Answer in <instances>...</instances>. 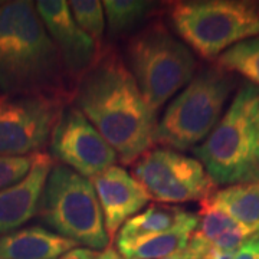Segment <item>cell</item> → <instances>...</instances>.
<instances>
[{
	"instance_id": "19",
	"label": "cell",
	"mask_w": 259,
	"mask_h": 259,
	"mask_svg": "<svg viewBox=\"0 0 259 259\" xmlns=\"http://www.w3.org/2000/svg\"><path fill=\"white\" fill-rule=\"evenodd\" d=\"M216 66L228 74H238L259 88V36L245 39L226 49L216 59Z\"/></svg>"
},
{
	"instance_id": "4",
	"label": "cell",
	"mask_w": 259,
	"mask_h": 259,
	"mask_svg": "<svg viewBox=\"0 0 259 259\" xmlns=\"http://www.w3.org/2000/svg\"><path fill=\"white\" fill-rule=\"evenodd\" d=\"M37 216L56 235L81 248L104 250L110 245L93 182L54 163L39 200Z\"/></svg>"
},
{
	"instance_id": "22",
	"label": "cell",
	"mask_w": 259,
	"mask_h": 259,
	"mask_svg": "<svg viewBox=\"0 0 259 259\" xmlns=\"http://www.w3.org/2000/svg\"><path fill=\"white\" fill-rule=\"evenodd\" d=\"M235 259H259V236L246 241L236 250Z\"/></svg>"
},
{
	"instance_id": "26",
	"label": "cell",
	"mask_w": 259,
	"mask_h": 259,
	"mask_svg": "<svg viewBox=\"0 0 259 259\" xmlns=\"http://www.w3.org/2000/svg\"><path fill=\"white\" fill-rule=\"evenodd\" d=\"M95 259H121L120 255H118V252L117 250H114L112 248H107V249H104L102 252H100L98 255H97V258Z\"/></svg>"
},
{
	"instance_id": "15",
	"label": "cell",
	"mask_w": 259,
	"mask_h": 259,
	"mask_svg": "<svg viewBox=\"0 0 259 259\" xmlns=\"http://www.w3.org/2000/svg\"><path fill=\"white\" fill-rule=\"evenodd\" d=\"M194 222H199V216L182 207L163 203L151 204L144 212L133 216L121 226L117 242L139 239Z\"/></svg>"
},
{
	"instance_id": "1",
	"label": "cell",
	"mask_w": 259,
	"mask_h": 259,
	"mask_svg": "<svg viewBox=\"0 0 259 259\" xmlns=\"http://www.w3.org/2000/svg\"><path fill=\"white\" fill-rule=\"evenodd\" d=\"M72 101L111 146L122 166L134 164L156 144L157 115L150 110L118 51L101 49L75 83Z\"/></svg>"
},
{
	"instance_id": "6",
	"label": "cell",
	"mask_w": 259,
	"mask_h": 259,
	"mask_svg": "<svg viewBox=\"0 0 259 259\" xmlns=\"http://www.w3.org/2000/svg\"><path fill=\"white\" fill-rule=\"evenodd\" d=\"M235 88V78L207 66L168 102L156 127V143L171 150H193L207 139Z\"/></svg>"
},
{
	"instance_id": "10",
	"label": "cell",
	"mask_w": 259,
	"mask_h": 259,
	"mask_svg": "<svg viewBox=\"0 0 259 259\" xmlns=\"http://www.w3.org/2000/svg\"><path fill=\"white\" fill-rule=\"evenodd\" d=\"M52 160L94 179L118 161L115 151L74 104L65 107L49 140Z\"/></svg>"
},
{
	"instance_id": "16",
	"label": "cell",
	"mask_w": 259,
	"mask_h": 259,
	"mask_svg": "<svg viewBox=\"0 0 259 259\" xmlns=\"http://www.w3.org/2000/svg\"><path fill=\"white\" fill-rule=\"evenodd\" d=\"M199 222L179 226L171 231L148 235L139 239L117 242V248L124 259H161L187 248Z\"/></svg>"
},
{
	"instance_id": "7",
	"label": "cell",
	"mask_w": 259,
	"mask_h": 259,
	"mask_svg": "<svg viewBox=\"0 0 259 259\" xmlns=\"http://www.w3.org/2000/svg\"><path fill=\"white\" fill-rule=\"evenodd\" d=\"M170 22L182 42L207 61L245 39L259 36V6L238 0L173 2Z\"/></svg>"
},
{
	"instance_id": "23",
	"label": "cell",
	"mask_w": 259,
	"mask_h": 259,
	"mask_svg": "<svg viewBox=\"0 0 259 259\" xmlns=\"http://www.w3.org/2000/svg\"><path fill=\"white\" fill-rule=\"evenodd\" d=\"M97 255H98V252L79 246V248H75V249L69 250V252L54 259H95Z\"/></svg>"
},
{
	"instance_id": "2",
	"label": "cell",
	"mask_w": 259,
	"mask_h": 259,
	"mask_svg": "<svg viewBox=\"0 0 259 259\" xmlns=\"http://www.w3.org/2000/svg\"><path fill=\"white\" fill-rule=\"evenodd\" d=\"M74 90L75 82L35 3L15 0L0 5V94L44 95L71 102Z\"/></svg>"
},
{
	"instance_id": "5",
	"label": "cell",
	"mask_w": 259,
	"mask_h": 259,
	"mask_svg": "<svg viewBox=\"0 0 259 259\" xmlns=\"http://www.w3.org/2000/svg\"><path fill=\"white\" fill-rule=\"evenodd\" d=\"M258 108L259 88L243 83L207 139L193 148L216 186L259 180L253 156V117Z\"/></svg>"
},
{
	"instance_id": "14",
	"label": "cell",
	"mask_w": 259,
	"mask_h": 259,
	"mask_svg": "<svg viewBox=\"0 0 259 259\" xmlns=\"http://www.w3.org/2000/svg\"><path fill=\"white\" fill-rule=\"evenodd\" d=\"M79 248L44 226H28L0 236V259H54Z\"/></svg>"
},
{
	"instance_id": "20",
	"label": "cell",
	"mask_w": 259,
	"mask_h": 259,
	"mask_svg": "<svg viewBox=\"0 0 259 259\" xmlns=\"http://www.w3.org/2000/svg\"><path fill=\"white\" fill-rule=\"evenodd\" d=\"M69 10L78 26L101 48L105 35V13L100 0H72L68 2Z\"/></svg>"
},
{
	"instance_id": "27",
	"label": "cell",
	"mask_w": 259,
	"mask_h": 259,
	"mask_svg": "<svg viewBox=\"0 0 259 259\" xmlns=\"http://www.w3.org/2000/svg\"><path fill=\"white\" fill-rule=\"evenodd\" d=\"M161 259H193V255H192V252H190L189 246H187L186 249L180 250V252H177L175 255H170V256H167V258Z\"/></svg>"
},
{
	"instance_id": "9",
	"label": "cell",
	"mask_w": 259,
	"mask_h": 259,
	"mask_svg": "<svg viewBox=\"0 0 259 259\" xmlns=\"http://www.w3.org/2000/svg\"><path fill=\"white\" fill-rule=\"evenodd\" d=\"M71 102L44 95L0 98V157H30L51 140L59 115Z\"/></svg>"
},
{
	"instance_id": "17",
	"label": "cell",
	"mask_w": 259,
	"mask_h": 259,
	"mask_svg": "<svg viewBox=\"0 0 259 259\" xmlns=\"http://www.w3.org/2000/svg\"><path fill=\"white\" fill-rule=\"evenodd\" d=\"M212 199L232 219L259 236V180L228 186L214 192Z\"/></svg>"
},
{
	"instance_id": "18",
	"label": "cell",
	"mask_w": 259,
	"mask_h": 259,
	"mask_svg": "<svg viewBox=\"0 0 259 259\" xmlns=\"http://www.w3.org/2000/svg\"><path fill=\"white\" fill-rule=\"evenodd\" d=\"M108 35H128L156 10L157 3L143 0H105L102 2Z\"/></svg>"
},
{
	"instance_id": "25",
	"label": "cell",
	"mask_w": 259,
	"mask_h": 259,
	"mask_svg": "<svg viewBox=\"0 0 259 259\" xmlns=\"http://www.w3.org/2000/svg\"><path fill=\"white\" fill-rule=\"evenodd\" d=\"M253 156L259 166V108L253 117Z\"/></svg>"
},
{
	"instance_id": "11",
	"label": "cell",
	"mask_w": 259,
	"mask_h": 259,
	"mask_svg": "<svg viewBox=\"0 0 259 259\" xmlns=\"http://www.w3.org/2000/svg\"><path fill=\"white\" fill-rule=\"evenodd\" d=\"M39 18L54 40L69 78L75 83L98 58L101 48L78 26L64 0L35 2Z\"/></svg>"
},
{
	"instance_id": "3",
	"label": "cell",
	"mask_w": 259,
	"mask_h": 259,
	"mask_svg": "<svg viewBox=\"0 0 259 259\" xmlns=\"http://www.w3.org/2000/svg\"><path fill=\"white\" fill-rule=\"evenodd\" d=\"M124 61L156 115L193 79L197 69L190 48L160 20L130 39Z\"/></svg>"
},
{
	"instance_id": "24",
	"label": "cell",
	"mask_w": 259,
	"mask_h": 259,
	"mask_svg": "<svg viewBox=\"0 0 259 259\" xmlns=\"http://www.w3.org/2000/svg\"><path fill=\"white\" fill-rule=\"evenodd\" d=\"M235 255H236V252L216 249V248L210 246V249L206 253L204 259H235Z\"/></svg>"
},
{
	"instance_id": "21",
	"label": "cell",
	"mask_w": 259,
	"mask_h": 259,
	"mask_svg": "<svg viewBox=\"0 0 259 259\" xmlns=\"http://www.w3.org/2000/svg\"><path fill=\"white\" fill-rule=\"evenodd\" d=\"M35 156L30 157H0V190L19 183L32 168Z\"/></svg>"
},
{
	"instance_id": "8",
	"label": "cell",
	"mask_w": 259,
	"mask_h": 259,
	"mask_svg": "<svg viewBox=\"0 0 259 259\" xmlns=\"http://www.w3.org/2000/svg\"><path fill=\"white\" fill-rule=\"evenodd\" d=\"M133 176L151 199L163 204L200 203L216 190V183L197 158L167 147H153L144 153L133 164Z\"/></svg>"
},
{
	"instance_id": "12",
	"label": "cell",
	"mask_w": 259,
	"mask_h": 259,
	"mask_svg": "<svg viewBox=\"0 0 259 259\" xmlns=\"http://www.w3.org/2000/svg\"><path fill=\"white\" fill-rule=\"evenodd\" d=\"M91 182L98 196L110 241L115 238L124 223L153 200L144 186L117 164L91 179Z\"/></svg>"
},
{
	"instance_id": "13",
	"label": "cell",
	"mask_w": 259,
	"mask_h": 259,
	"mask_svg": "<svg viewBox=\"0 0 259 259\" xmlns=\"http://www.w3.org/2000/svg\"><path fill=\"white\" fill-rule=\"evenodd\" d=\"M52 166L51 156L37 153L28 175L16 185L0 190V236L22 229L36 216L40 194Z\"/></svg>"
}]
</instances>
